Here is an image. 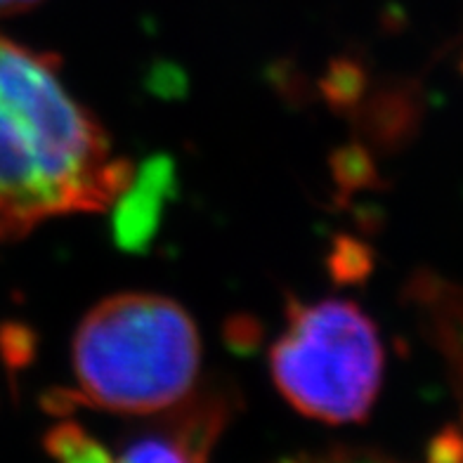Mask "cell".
I'll list each match as a JSON object with an SVG mask.
<instances>
[{
  "label": "cell",
  "mask_w": 463,
  "mask_h": 463,
  "mask_svg": "<svg viewBox=\"0 0 463 463\" xmlns=\"http://www.w3.org/2000/svg\"><path fill=\"white\" fill-rule=\"evenodd\" d=\"M133 175L64 86L60 60L0 36V241L50 218L102 213Z\"/></svg>",
  "instance_id": "6da1fadb"
},
{
  "label": "cell",
  "mask_w": 463,
  "mask_h": 463,
  "mask_svg": "<svg viewBox=\"0 0 463 463\" xmlns=\"http://www.w3.org/2000/svg\"><path fill=\"white\" fill-rule=\"evenodd\" d=\"M76 388L64 395L111 414L154 416L196 388L202 338L194 319L159 293H116L80 319L71 343Z\"/></svg>",
  "instance_id": "7a4b0ae2"
},
{
  "label": "cell",
  "mask_w": 463,
  "mask_h": 463,
  "mask_svg": "<svg viewBox=\"0 0 463 463\" xmlns=\"http://www.w3.org/2000/svg\"><path fill=\"white\" fill-rule=\"evenodd\" d=\"M277 391L307 419L360 423L383 381V343L360 305L341 298L291 300L287 326L269 350Z\"/></svg>",
  "instance_id": "3957f363"
},
{
  "label": "cell",
  "mask_w": 463,
  "mask_h": 463,
  "mask_svg": "<svg viewBox=\"0 0 463 463\" xmlns=\"http://www.w3.org/2000/svg\"><path fill=\"white\" fill-rule=\"evenodd\" d=\"M230 411V392L192 391L183 402L165 409L152 428L116 449L73 420L45 435V449L57 463H208Z\"/></svg>",
  "instance_id": "277c9868"
},
{
  "label": "cell",
  "mask_w": 463,
  "mask_h": 463,
  "mask_svg": "<svg viewBox=\"0 0 463 463\" xmlns=\"http://www.w3.org/2000/svg\"><path fill=\"white\" fill-rule=\"evenodd\" d=\"M173 194V164L152 159L135 171L133 180L114 202V239L126 250H145L161 222V211Z\"/></svg>",
  "instance_id": "5b68a950"
},
{
  "label": "cell",
  "mask_w": 463,
  "mask_h": 463,
  "mask_svg": "<svg viewBox=\"0 0 463 463\" xmlns=\"http://www.w3.org/2000/svg\"><path fill=\"white\" fill-rule=\"evenodd\" d=\"M279 463H397L385 454H378L372 449H360V447H334V449L310 451V454H298L288 457Z\"/></svg>",
  "instance_id": "8992f818"
},
{
  "label": "cell",
  "mask_w": 463,
  "mask_h": 463,
  "mask_svg": "<svg viewBox=\"0 0 463 463\" xmlns=\"http://www.w3.org/2000/svg\"><path fill=\"white\" fill-rule=\"evenodd\" d=\"M41 0H0V17H13V14L26 13L36 7Z\"/></svg>",
  "instance_id": "52a82bcc"
}]
</instances>
